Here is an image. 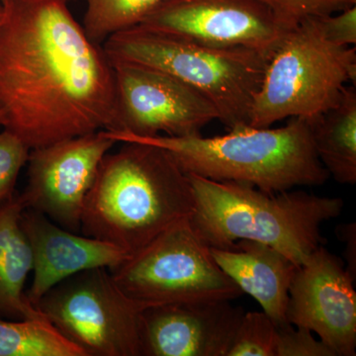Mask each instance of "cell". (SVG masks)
I'll list each match as a JSON object with an SVG mask.
<instances>
[{
    "label": "cell",
    "instance_id": "1",
    "mask_svg": "<svg viewBox=\"0 0 356 356\" xmlns=\"http://www.w3.org/2000/svg\"><path fill=\"white\" fill-rule=\"evenodd\" d=\"M0 22V127L29 149L118 125L113 65L62 0H8Z\"/></svg>",
    "mask_w": 356,
    "mask_h": 356
},
{
    "label": "cell",
    "instance_id": "2",
    "mask_svg": "<svg viewBox=\"0 0 356 356\" xmlns=\"http://www.w3.org/2000/svg\"><path fill=\"white\" fill-rule=\"evenodd\" d=\"M100 163L84 202L81 233L129 255L191 219V180L163 147L123 142Z\"/></svg>",
    "mask_w": 356,
    "mask_h": 356
},
{
    "label": "cell",
    "instance_id": "3",
    "mask_svg": "<svg viewBox=\"0 0 356 356\" xmlns=\"http://www.w3.org/2000/svg\"><path fill=\"white\" fill-rule=\"evenodd\" d=\"M117 143L139 142L163 147L186 175L216 181L252 185L269 193L296 186H320L330 177L321 163L310 124L290 118L284 127L231 129L226 135L135 137L105 131Z\"/></svg>",
    "mask_w": 356,
    "mask_h": 356
},
{
    "label": "cell",
    "instance_id": "4",
    "mask_svg": "<svg viewBox=\"0 0 356 356\" xmlns=\"http://www.w3.org/2000/svg\"><path fill=\"white\" fill-rule=\"evenodd\" d=\"M187 175L194 194L189 221L209 248L254 241L275 248L300 266L325 242L323 222L339 217L343 208L341 198L291 189L269 193L240 182Z\"/></svg>",
    "mask_w": 356,
    "mask_h": 356
},
{
    "label": "cell",
    "instance_id": "5",
    "mask_svg": "<svg viewBox=\"0 0 356 356\" xmlns=\"http://www.w3.org/2000/svg\"><path fill=\"white\" fill-rule=\"evenodd\" d=\"M111 63L161 70L202 93L229 129L250 125V111L269 58L250 49L214 47L140 26L102 44Z\"/></svg>",
    "mask_w": 356,
    "mask_h": 356
},
{
    "label": "cell",
    "instance_id": "6",
    "mask_svg": "<svg viewBox=\"0 0 356 356\" xmlns=\"http://www.w3.org/2000/svg\"><path fill=\"white\" fill-rule=\"evenodd\" d=\"M348 81L355 86V47L330 41L318 17L301 21L269 58L250 126L270 127L286 118L313 120L339 102Z\"/></svg>",
    "mask_w": 356,
    "mask_h": 356
},
{
    "label": "cell",
    "instance_id": "7",
    "mask_svg": "<svg viewBox=\"0 0 356 356\" xmlns=\"http://www.w3.org/2000/svg\"><path fill=\"white\" fill-rule=\"evenodd\" d=\"M117 286L140 310L206 301H233L243 292L220 268L189 219L173 225L118 266Z\"/></svg>",
    "mask_w": 356,
    "mask_h": 356
},
{
    "label": "cell",
    "instance_id": "8",
    "mask_svg": "<svg viewBox=\"0 0 356 356\" xmlns=\"http://www.w3.org/2000/svg\"><path fill=\"white\" fill-rule=\"evenodd\" d=\"M35 308L86 356H142V310L119 289L108 268L70 276Z\"/></svg>",
    "mask_w": 356,
    "mask_h": 356
},
{
    "label": "cell",
    "instance_id": "9",
    "mask_svg": "<svg viewBox=\"0 0 356 356\" xmlns=\"http://www.w3.org/2000/svg\"><path fill=\"white\" fill-rule=\"evenodd\" d=\"M116 86V131L135 137L199 135L219 120L216 108L198 90L161 70L111 63Z\"/></svg>",
    "mask_w": 356,
    "mask_h": 356
},
{
    "label": "cell",
    "instance_id": "10",
    "mask_svg": "<svg viewBox=\"0 0 356 356\" xmlns=\"http://www.w3.org/2000/svg\"><path fill=\"white\" fill-rule=\"evenodd\" d=\"M137 26L269 58L290 30L259 0H161Z\"/></svg>",
    "mask_w": 356,
    "mask_h": 356
},
{
    "label": "cell",
    "instance_id": "11",
    "mask_svg": "<svg viewBox=\"0 0 356 356\" xmlns=\"http://www.w3.org/2000/svg\"><path fill=\"white\" fill-rule=\"evenodd\" d=\"M116 144L102 130L30 149L27 185L20 193L25 209L81 233L86 196L103 158Z\"/></svg>",
    "mask_w": 356,
    "mask_h": 356
},
{
    "label": "cell",
    "instance_id": "12",
    "mask_svg": "<svg viewBox=\"0 0 356 356\" xmlns=\"http://www.w3.org/2000/svg\"><path fill=\"white\" fill-rule=\"evenodd\" d=\"M355 282L343 261L320 245L293 276L287 322L310 330L336 356H355Z\"/></svg>",
    "mask_w": 356,
    "mask_h": 356
},
{
    "label": "cell",
    "instance_id": "13",
    "mask_svg": "<svg viewBox=\"0 0 356 356\" xmlns=\"http://www.w3.org/2000/svg\"><path fill=\"white\" fill-rule=\"evenodd\" d=\"M243 314L227 300L144 309L142 356H227Z\"/></svg>",
    "mask_w": 356,
    "mask_h": 356
},
{
    "label": "cell",
    "instance_id": "14",
    "mask_svg": "<svg viewBox=\"0 0 356 356\" xmlns=\"http://www.w3.org/2000/svg\"><path fill=\"white\" fill-rule=\"evenodd\" d=\"M20 224L31 248L33 280L26 295L34 307L70 276L99 267L110 269L129 257L108 243L67 231L35 210H23Z\"/></svg>",
    "mask_w": 356,
    "mask_h": 356
},
{
    "label": "cell",
    "instance_id": "15",
    "mask_svg": "<svg viewBox=\"0 0 356 356\" xmlns=\"http://www.w3.org/2000/svg\"><path fill=\"white\" fill-rule=\"evenodd\" d=\"M220 268L241 290L259 302L276 324L288 323L289 287L298 266L275 248L254 242L236 241L227 248H210Z\"/></svg>",
    "mask_w": 356,
    "mask_h": 356
},
{
    "label": "cell",
    "instance_id": "16",
    "mask_svg": "<svg viewBox=\"0 0 356 356\" xmlns=\"http://www.w3.org/2000/svg\"><path fill=\"white\" fill-rule=\"evenodd\" d=\"M24 209L20 194L14 193L0 204V318L11 321L46 318L26 295L33 259L31 248L21 228L20 217Z\"/></svg>",
    "mask_w": 356,
    "mask_h": 356
},
{
    "label": "cell",
    "instance_id": "17",
    "mask_svg": "<svg viewBox=\"0 0 356 356\" xmlns=\"http://www.w3.org/2000/svg\"><path fill=\"white\" fill-rule=\"evenodd\" d=\"M310 124L321 163L341 184L356 182V90L346 86L339 102Z\"/></svg>",
    "mask_w": 356,
    "mask_h": 356
},
{
    "label": "cell",
    "instance_id": "18",
    "mask_svg": "<svg viewBox=\"0 0 356 356\" xmlns=\"http://www.w3.org/2000/svg\"><path fill=\"white\" fill-rule=\"evenodd\" d=\"M0 356H86L46 318H0Z\"/></svg>",
    "mask_w": 356,
    "mask_h": 356
},
{
    "label": "cell",
    "instance_id": "19",
    "mask_svg": "<svg viewBox=\"0 0 356 356\" xmlns=\"http://www.w3.org/2000/svg\"><path fill=\"white\" fill-rule=\"evenodd\" d=\"M161 0H86L83 29L102 44L112 35L139 25Z\"/></svg>",
    "mask_w": 356,
    "mask_h": 356
},
{
    "label": "cell",
    "instance_id": "20",
    "mask_svg": "<svg viewBox=\"0 0 356 356\" xmlns=\"http://www.w3.org/2000/svg\"><path fill=\"white\" fill-rule=\"evenodd\" d=\"M277 325L262 312L243 314L227 356H277Z\"/></svg>",
    "mask_w": 356,
    "mask_h": 356
},
{
    "label": "cell",
    "instance_id": "21",
    "mask_svg": "<svg viewBox=\"0 0 356 356\" xmlns=\"http://www.w3.org/2000/svg\"><path fill=\"white\" fill-rule=\"evenodd\" d=\"M288 29L308 18L324 17L356 6V0H259Z\"/></svg>",
    "mask_w": 356,
    "mask_h": 356
},
{
    "label": "cell",
    "instance_id": "22",
    "mask_svg": "<svg viewBox=\"0 0 356 356\" xmlns=\"http://www.w3.org/2000/svg\"><path fill=\"white\" fill-rule=\"evenodd\" d=\"M30 149L13 133L0 132V204L14 194L16 181L27 163Z\"/></svg>",
    "mask_w": 356,
    "mask_h": 356
},
{
    "label": "cell",
    "instance_id": "23",
    "mask_svg": "<svg viewBox=\"0 0 356 356\" xmlns=\"http://www.w3.org/2000/svg\"><path fill=\"white\" fill-rule=\"evenodd\" d=\"M277 325V356H336L314 332L289 323Z\"/></svg>",
    "mask_w": 356,
    "mask_h": 356
},
{
    "label": "cell",
    "instance_id": "24",
    "mask_svg": "<svg viewBox=\"0 0 356 356\" xmlns=\"http://www.w3.org/2000/svg\"><path fill=\"white\" fill-rule=\"evenodd\" d=\"M325 36L332 43L343 47L356 44V6L332 14L318 17Z\"/></svg>",
    "mask_w": 356,
    "mask_h": 356
},
{
    "label": "cell",
    "instance_id": "25",
    "mask_svg": "<svg viewBox=\"0 0 356 356\" xmlns=\"http://www.w3.org/2000/svg\"><path fill=\"white\" fill-rule=\"evenodd\" d=\"M339 238L343 241L344 248V257H346L348 266L346 270L356 280V226L355 222L341 225L337 231Z\"/></svg>",
    "mask_w": 356,
    "mask_h": 356
},
{
    "label": "cell",
    "instance_id": "26",
    "mask_svg": "<svg viewBox=\"0 0 356 356\" xmlns=\"http://www.w3.org/2000/svg\"><path fill=\"white\" fill-rule=\"evenodd\" d=\"M4 15V6L0 2V22H1L2 18Z\"/></svg>",
    "mask_w": 356,
    "mask_h": 356
},
{
    "label": "cell",
    "instance_id": "27",
    "mask_svg": "<svg viewBox=\"0 0 356 356\" xmlns=\"http://www.w3.org/2000/svg\"><path fill=\"white\" fill-rule=\"evenodd\" d=\"M7 1H8V0H0L2 4H6Z\"/></svg>",
    "mask_w": 356,
    "mask_h": 356
},
{
    "label": "cell",
    "instance_id": "28",
    "mask_svg": "<svg viewBox=\"0 0 356 356\" xmlns=\"http://www.w3.org/2000/svg\"><path fill=\"white\" fill-rule=\"evenodd\" d=\"M62 1L65 2V3H67V2L70 1V0H62Z\"/></svg>",
    "mask_w": 356,
    "mask_h": 356
}]
</instances>
